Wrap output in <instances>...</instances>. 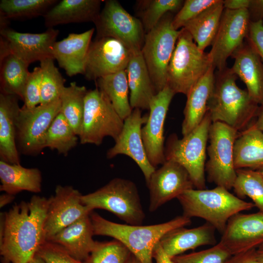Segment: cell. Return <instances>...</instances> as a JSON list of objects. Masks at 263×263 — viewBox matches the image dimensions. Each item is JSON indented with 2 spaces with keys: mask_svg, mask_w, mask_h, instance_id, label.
Returning <instances> with one entry per match:
<instances>
[{
  "mask_svg": "<svg viewBox=\"0 0 263 263\" xmlns=\"http://www.w3.org/2000/svg\"><path fill=\"white\" fill-rule=\"evenodd\" d=\"M48 198L34 195L4 212V233L0 240L2 263H28L46 241L44 225Z\"/></svg>",
  "mask_w": 263,
  "mask_h": 263,
  "instance_id": "obj_1",
  "label": "cell"
},
{
  "mask_svg": "<svg viewBox=\"0 0 263 263\" xmlns=\"http://www.w3.org/2000/svg\"><path fill=\"white\" fill-rule=\"evenodd\" d=\"M237 76L230 68L215 73L213 90L207 105L212 122H222L240 132L257 117L260 106L247 90L236 84Z\"/></svg>",
  "mask_w": 263,
  "mask_h": 263,
  "instance_id": "obj_2",
  "label": "cell"
},
{
  "mask_svg": "<svg viewBox=\"0 0 263 263\" xmlns=\"http://www.w3.org/2000/svg\"><path fill=\"white\" fill-rule=\"evenodd\" d=\"M94 235L113 237L122 243L141 263H153L156 244L168 232L190 224L184 215L159 224L149 225L121 224L109 221L93 211L90 214Z\"/></svg>",
  "mask_w": 263,
  "mask_h": 263,
  "instance_id": "obj_3",
  "label": "cell"
},
{
  "mask_svg": "<svg viewBox=\"0 0 263 263\" xmlns=\"http://www.w3.org/2000/svg\"><path fill=\"white\" fill-rule=\"evenodd\" d=\"M177 199L182 206L183 215L203 219L222 234L230 218L255 206L219 186L211 189H188Z\"/></svg>",
  "mask_w": 263,
  "mask_h": 263,
  "instance_id": "obj_4",
  "label": "cell"
},
{
  "mask_svg": "<svg viewBox=\"0 0 263 263\" xmlns=\"http://www.w3.org/2000/svg\"><path fill=\"white\" fill-rule=\"evenodd\" d=\"M212 65L209 54L201 50L183 28L168 67L167 85L175 94L187 95Z\"/></svg>",
  "mask_w": 263,
  "mask_h": 263,
  "instance_id": "obj_5",
  "label": "cell"
},
{
  "mask_svg": "<svg viewBox=\"0 0 263 263\" xmlns=\"http://www.w3.org/2000/svg\"><path fill=\"white\" fill-rule=\"evenodd\" d=\"M82 203L91 211H109L130 225H141L145 214L134 183L114 178L95 191L82 195Z\"/></svg>",
  "mask_w": 263,
  "mask_h": 263,
  "instance_id": "obj_6",
  "label": "cell"
},
{
  "mask_svg": "<svg viewBox=\"0 0 263 263\" xmlns=\"http://www.w3.org/2000/svg\"><path fill=\"white\" fill-rule=\"evenodd\" d=\"M211 123L207 112L200 124L182 138H179L175 134L170 135L165 148L166 160H172L182 165L198 189L206 188V150Z\"/></svg>",
  "mask_w": 263,
  "mask_h": 263,
  "instance_id": "obj_7",
  "label": "cell"
},
{
  "mask_svg": "<svg viewBox=\"0 0 263 263\" xmlns=\"http://www.w3.org/2000/svg\"><path fill=\"white\" fill-rule=\"evenodd\" d=\"M124 121L103 92L97 87L89 90L78 136L80 143L98 146L107 136L115 141L122 130Z\"/></svg>",
  "mask_w": 263,
  "mask_h": 263,
  "instance_id": "obj_8",
  "label": "cell"
},
{
  "mask_svg": "<svg viewBox=\"0 0 263 263\" xmlns=\"http://www.w3.org/2000/svg\"><path fill=\"white\" fill-rule=\"evenodd\" d=\"M173 18L166 14L145 36L141 50L156 93L167 85L168 67L180 33L172 25Z\"/></svg>",
  "mask_w": 263,
  "mask_h": 263,
  "instance_id": "obj_9",
  "label": "cell"
},
{
  "mask_svg": "<svg viewBox=\"0 0 263 263\" xmlns=\"http://www.w3.org/2000/svg\"><path fill=\"white\" fill-rule=\"evenodd\" d=\"M239 132L222 122H212L207 148L209 159L205 166L207 180L228 190L233 188L237 174L234 164V146Z\"/></svg>",
  "mask_w": 263,
  "mask_h": 263,
  "instance_id": "obj_10",
  "label": "cell"
},
{
  "mask_svg": "<svg viewBox=\"0 0 263 263\" xmlns=\"http://www.w3.org/2000/svg\"><path fill=\"white\" fill-rule=\"evenodd\" d=\"M60 99L33 108H20L17 125V146L19 153L36 156L45 148L47 132L60 111Z\"/></svg>",
  "mask_w": 263,
  "mask_h": 263,
  "instance_id": "obj_11",
  "label": "cell"
},
{
  "mask_svg": "<svg viewBox=\"0 0 263 263\" xmlns=\"http://www.w3.org/2000/svg\"><path fill=\"white\" fill-rule=\"evenodd\" d=\"M94 23L96 38H112L122 42L132 52L141 51L146 34L142 23L118 1L105 0L103 8Z\"/></svg>",
  "mask_w": 263,
  "mask_h": 263,
  "instance_id": "obj_12",
  "label": "cell"
},
{
  "mask_svg": "<svg viewBox=\"0 0 263 263\" xmlns=\"http://www.w3.org/2000/svg\"><path fill=\"white\" fill-rule=\"evenodd\" d=\"M58 34L54 28L42 33H29L16 31L8 26L0 27V59L12 54L29 65L53 58L52 47Z\"/></svg>",
  "mask_w": 263,
  "mask_h": 263,
  "instance_id": "obj_13",
  "label": "cell"
},
{
  "mask_svg": "<svg viewBox=\"0 0 263 263\" xmlns=\"http://www.w3.org/2000/svg\"><path fill=\"white\" fill-rule=\"evenodd\" d=\"M250 23L247 9H224L220 25L208 53L217 71L226 68L227 59L244 43Z\"/></svg>",
  "mask_w": 263,
  "mask_h": 263,
  "instance_id": "obj_14",
  "label": "cell"
},
{
  "mask_svg": "<svg viewBox=\"0 0 263 263\" xmlns=\"http://www.w3.org/2000/svg\"><path fill=\"white\" fill-rule=\"evenodd\" d=\"M132 52L119 40L109 37L92 41L85 60L84 75L88 80L126 70Z\"/></svg>",
  "mask_w": 263,
  "mask_h": 263,
  "instance_id": "obj_15",
  "label": "cell"
},
{
  "mask_svg": "<svg viewBox=\"0 0 263 263\" xmlns=\"http://www.w3.org/2000/svg\"><path fill=\"white\" fill-rule=\"evenodd\" d=\"M175 93L168 85L157 93L149 105V113L141 129L147 155L155 168L166 161L164 127L169 107Z\"/></svg>",
  "mask_w": 263,
  "mask_h": 263,
  "instance_id": "obj_16",
  "label": "cell"
},
{
  "mask_svg": "<svg viewBox=\"0 0 263 263\" xmlns=\"http://www.w3.org/2000/svg\"><path fill=\"white\" fill-rule=\"evenodd\" d=\"M81 193L70 186L57 185L48 198L44 225L46 241L60 230L93 211L81 201Z\"/></svg>",
  "mask_w": 263,
  "mask_h": 263,
  "instance_id": "obj_17",
  "label": "cell"
},
{
  "mask_svg": "<svg viewBox=\"0 0 263 263\" xmlns=\"http://www.w3.org/2000/svg\"><path fill=\"white\" fill-rule=\"evenodd\" d=\"M146 184L150 193V212L194 187L186 169L172 160H166L155 169Z\"/></svg>",
  "mask_w": 263,
  "mask_h": 263,
  "instance_id": "obj_18",
  "label": "cell"
},
{
  "mask_svg": "<svg viewBox=\"0 0 263 263\" xmlns=\"http://www.w3.org/2000/svg\"><path fill=\"white\" fill-rule=\"evenodd\" d=\"M148 116V114L142 115L141 110L133 109L131 114L124 120L123 128L114 141V145L106 153L108 159L119 154L132 158L142 171L146 183L156 169L148 159L142 138L141 129Z\"/></svg>",
  "mask_w": 263,
  "mask_h": 263,
  "instance_id": "obj_19",
  "label": "cell"
},
{
  "mask_svg": "<svg viewBox=\"0 0 263 263\" xmlns=\"http://www.w3.org/2000/svg\"><path fill=\"white\" fill-rule=\"evenodd\" d=\"M231 255L263 244V212L238 213L229 219L219 242Z\"/></svg>",
  "mask_w": 263,
  "mask_h": 263,
  "instance_id": "obj_20",
  "label": "cell"
},
{
  "mask_svg": "<svg viewBox=\"0 0 263 263\" xmlns=\"http://www.w3.org/2000/svg\"><path fill=\"white\" fill-rule=\"evenodd\" d=\"M94 31V28H92L81 33H70L53 44V58L69 76L84 74L85 60Z\"/></svg>",
  "mask_w": 263,
  "mask_h": 263,
  "instance_id": "obj_21",
  "label": "cell"
},
{
  "mask_svg": "<svg viewBox=\"0 0 263 263\" xmlns=\"http://www.w3.org/2000/svg\"><path fill=\"white\" fill-rule=\"evenodd\" d=\"M234 62L232 72L245 84L252 99L263 105V62L246 42L232 55Z\"/></svg>",
  "mask_w": 263,
  "mask_h": 263,
  "instance_id": "obj_22",
  "label": "cell"
},
{
  "mask_svg": "<svg viewBox=\"0 0 263 263\" xmlns=\"http://www.w3.org/2000/svg\"><path fill=\"white\" fill-rule=\"evenodd\" d=\"M94 235L90 215L79 219L63 228L49 239L58 244L72 256L84 262L94 248L97 241Z\"/></svg>",
  "mask_w": 263,
  "mask_h": 263,
  "instance_id": "obj_23",
  "label": "cell"
},
{
  "mask_svg": "<svg viewBox=\"0 0 263 263\" xmlns=\"http://www.w3.org/2000/svg\"><path fill=\"white\" fill-rule=\"evenodd\" d=\"M19 98L0 93V158L5 162L19 164L17 146V125L20 108Z\"/></svg>",
  "mask_w": 263,
  "mask_h": 263,
  "instance_id": "obj_24",
  "label": "cell"
},
{
  "mask_svg": "<svg viewBox=\"0 0 263 263\" xmlns=\"http://www.w3.org/2000/svg\"><path fill=\"white\" fill-rule=\"evenodd\" d=\"M215 230L207 222L192 228L178 227L168 232L160 243L166 252L173 258L190 249L216 244Z\"/></svg>",
  "mask_w": 263,
  "mask_h": 263,
  "instance_id": "obj_25",
  "label": "cell"
},
{
  "mask_svg": "<svg viewBox=\"0 0 263 263\" xmlns=\"http://www.w3.org/2000/svg\"><path fill=\"white\" fill-rule=\"evenodd\" d=\"M215 68L212 65L186 95L182 133H190L201 122L207 112V105L215 82Z\"/></svg>",
  "mask_w": 263,
  "mask_h": 263,
  "instance_id": "obj_26",
  "label": "cell"
},
{
  "mask_svg": "<svg viewBox=\"0 0 263 263\" xmlns=\"http://www.w3.org/2000/svg\"><path fill=\"white\" fill-rule=\"evenodd\" d=\"M100 0H62L44 15L48 28L71 23L94 22L100 12Z\"/></svg>",
  "mask_w": 263,
  "mask_h": 263,
  "instance_id": "obj_27",
  "label": "cell"
},
{
  "mask_svg": "<svg viewBox=\"0 0 263 263\" xmlns=\"http://www.w3.org/2000/svg\"><path fill=\"white\" fill-rule=\"evenodd\" d=\"M126 72L131 107L149 110L150 103L157 93L141 51L132 52Z\"/></svg>",
  "mask_w": 263,
  "mask_h": 263,
  "instance_id": "obj_28",
  "label": "cell"
},
{
  "mask_svg": "<svg viewBox=\"0 0 263 263\" xmlns=\"http://www.w3.org/2000/svg\"><path fill=\"white\" fill-rule=\"evenodd\" d=\"M0 190L15 195L22 191L39 193L41 191L42 175L37 168H26L0 160Z\"/></svg>",
  "mask_w": 263,
  "mask_h": 263,
  "instance_id": "obj_29",
  "label": "cell"
},
{
  "mask_svg": "<svg viewBox=\"0 0 263 263\" xmlns=\"http://www.w3.org/2000/svg\"><path fill=\"white\" fill-rule=\"evenodd\" d=\"M234 164L236 170L263 168V132L251 124L240 132L234 146Z\"/></svg>",
  "mask_w": 263,
  "mask_h": 263,
  "instance_id": "obj_30",
  "label": "cell"
},
{
  "mask_svg": "<svg viewBox=\"0 0 263 263\" xmlns=\"http://www.w3.org/2000/svg\"><path fill=\"white\" fill-rule=\"evenodd\" d=\"M223 0L206 9L183 27L202 51L211 45L218 31L224 10Z\"/></svg>",
  "mask_w": 263,
  "mask_h": 263,
  "instance_id": "obj_31",
  "label": "cell"
},
{
  "mask_svg": "<svg viewBox=\"0 0 263 263\" xmlns=\"http://www.w3.org/2000/svg\"><path fill=\"white\" fill-rule=\"evenodd\" d=\"M96 87L108 97L120 117L124 120L132 113L129 97L126 70L110 75L95 81Z\"/></svg>",
  "mask_w": 263,
  "mask_h": 263,
  "instance_id": "obj_32",
  "label": "cell"
},
{
  "mask_svg": "<svg viewBox=\"0 0 263 263\" xmlns=\"http://www.w3.org/2000/svg\"><path fill=\"white\" fill-rule=\"evenodd\" d=\"M29 65L12 54L0 59V92L17 96L23 100L29 72Z\"/></svg>",
  "mask_w": 263,
  "mask_h": 263,
  "instance_id": "obj_33",
  "label": "cell"
},
{
  "mask_svg": "<svg viewBox=\"0 0 263 263\" xmlns=\"http://www.w3.org/2000/svg\"><path fill=\"white\" fill-rule=\"evenodd\" d=\"M88 92L84 86L75 82L65 86L60 96V111L72 128L79 136L82 125L85 98Z\"/></svg>",
  "mask_w": 263,
  "mask_h": 263,
  "instance_id": "obj_34",
  "label": "cell"
},
{
  "mask_svg": "<svg viewBox=\"0 0 263 263\" xmlns=\"http://www.w3.org/2000/svg\"><path fill=\"white\" fill-rule=\"evenodd\" d=\"M57 1L56 0H1L0 18L8 20L43 17Z\"/></svg>",
  "mask_w": 263,
  "mask_h": 263,
  "instance_id": "obj_35",
  "label": "cell"
},
{
  "mask_svg": "<svg viewBox=\"0 0 263 263\" xmlns=\"http://www.w3.org/2000/svg\"><path fill=\"white\" fill-rule=\"evenodd\" d=\"M79 140L70 124L60 112L55 118L46 135L45 146L64 156L75 148Z\"/></svg>",
  "mask_w": 263,
  "mask_h": 263,
  "instance_id": "obj_36",
  "label": "cell"
},
{
  "mask_svg": "<svg viewBox=\"0 0 263 263\" xmlns=\"http://www.w3.org/2000/svg\"><path fill=\"white\" fill-rule=\"evenodd\" d=\"M233 188L240 199L248 197L255 207L263 212V177L257 170L239 169Z\"/></svg>",
  "mask_w": 263,
  "mask_h": 263,
  "instance_id": "obj_37",
  "label": "cell"
},
{
  "mask_svg": "<svg viewBox=\"0 0 263 263\" xmlns=\"http://www.w3.org/2000/svg\"><path fill=\"white\" fill-rule=\"evenodd\" d=\"M39 67L42 74L40 104L59 99L65 87V79L55 65L54 59L48 58L41 60Z\"/></svg>",
  "mask_w": 263,
  "mask_h": 263,
  "instance_id": "obj_38",
  "label": "cell"
},
{
  "mask_svg": "<svg viewBox=\"0 0 263 263\" xmlns=\"http://www.w3.org/2000/svg\"><path fill=\"white\" fill-rule=\"evenodd\" d=\"M139 16L145 34L154 28L167 13L182 6L181 0H150L139 1Z\"/></svg>",
  "mask_w": 263,
  "mask_h": 263,
  "instance_id": "obj_39",
  "label": "cell"
},
{
  "mask_svg": "<svg viewBox=\"0 0 263 263\" xmlns=\"http://www.w3.org/2000/svg\"><path fill=\"white\" fill-rule=\"evenodd\" d=\"M132 254L120 242H99L84 263H129Z\"/></svg>",
  "mask_w": 263,
  "mask_h": 263,
  "instance_id": "obj_40",
  "label": "cell"
},
{
  "mask_svg": "<svg viewBox=\"0 0 263 263\" xmlns=\"http://www.w3.org/2000/svg\"><path fill=\"white\" fill-rule=\"evenodd\" d=\"M231 255L220 242L212 247L197 252L173 258L175 263H224Z\"/></svg>",
  "mask_w": 263,
  "mask_h": 263,
  "instance_id": "obj_41",
  "label": "cell"
},
{
  "mask_svg": "<svg viewBox=\"0 0 263 263\" xmlns=\"http://www.w3.org/2000/svg\"><path fill=\"white\" fill-rule=\"evenodd\" d=\"M219 0H186L173 18L172 25L176 30L183 28L190 20L202 12L217 3Z\"/></svg>",
  "mask_w": 263,
  "mask_h": 263,
  "instance_id": "obj_42",
  "label": "cell"
},
{
  "mask_svg": "<svg viewBox=\"0 0 263 263\" xmlns=\"http://www.w3.org/2000/svg\"><path fill=\"white\" fill-rule=\"evenodd\" d=\"M41 77L40 67H36L29 72L24 89L23 107L33 108L40 104Z\"/></svg>",
  "mask_w": 263,
  "mask_h": 263,
  "instance_id": "obj_43",
  "label": "cell"
},
{
  "mask_svg": "<svg viewBox=\"0 0 263 263\" xmlns=\"http://www.w3.org/2000/svg\"><path fill=\"white\" fill-rule=\"evenodd\" d=\"M45 263H84L69 254L62 247L46 241L37 254Z\"/></svg>",
  "mask_w": 263,
  "mask_h": 263,
  "instance_id": "obj_44",
  "label": "cell"
},
{
  "mask_svg": "<svg viewBox=\"0 0 263 263\" xmlns=\"http://www.w3.org/2000/svg\"><path fill=\"white\" fill-rule=\"evenodd\" d=\"M245 39L263 62V20L250 22Z\"/></svg>",
  "mask_w": 263,
  "mask_h": 263,
  "instance_id": "obj_45",
  "label": "cell"
},
{
  "mask_svg": "<svg viewBox=\"0 0 263 263\" xmlns=\"http://www.w3.org/2000/svg\"><path fill=\"white\" fill-rule=\"evenodd\" d=\"M256 249L231 255L224 263H259L256 254Z\"/></svg>",
  "mask_w": 263,
  "mask_h": 263,
  "instance_id": "obj_46",
  "label": "cell"
},
{
  "mask_svg": "<svg viewBox=\"0 0 263 263\" xmlns=\"http://www.w3.org/2000/svg\"><path fill=\"white\" fill-rule=\"evenodd\" d=\"M248 10L250 22L263 20V0H250Z\"/></svg>",
  "mask_w": 263,
  "mask_h": 263,
  "instance_id": "obj_47",
  "label": "cell"
},
{
  "mask_svg": "<svg viewBox=\"0 0 263 263\" xmlns=\"http://www.w3.org/2000/svg\"><path fill=\"white\" fill-rule=\"evenodd\" d=\"M152 257L155 260L156 263H175L164 250L160 241L154 246Z\"/></svg>",
  "mask_w": 263,
  "mask_h": 263,
  "instance_id": "obj_48",
  "label": "cell"
},
{
  "mask_svg": "<svg viewBox=\"0 0 263 263\" xmlns=\"http://www.w3.org/2000/svg\"><path fill=\"white\" fill-rule=\"evenodd\" d=\"M250 0H223L224 9L239 10L248 9Z\"/></svg>",
  "mask_w": 263,
  "mask_h": 263,
  "instance_id": "obj_49",
  "label": "cell"
},
{
  "mask_svg": "<svg viewBox=\"0 0 263 263\" xmlns=\"http://www.w3.org/2000/svg\"><path fill=\"white\" fill-rule=\"evenodd\" d=\"M251 125L254 128L263 132V105L260 106L257 119Z\"/></svg>",
  "mask_w": 263,
  "mask_h": 263,
  "instance_id": "obj_50",
  "label": "cell"
},
{
  "mask_svg": "<svg viewBox=\"0 0 263 263\" xmlns=\"http://www.w3.org/2000/svg\"><path fill=\"white\" fill-rule=\"evenodd\" d=\"M15 195L5 193L0 196V207H3L5 205L11 203L15 199Z\"/></svg>",
  "mask_w": 263,
  "mask_h": 263,
  "instance_id": "obj_51",
  "label": "cell"
},
{
  "mask_svg": "<svg viewBox=\"0 0 263 263\" xmlns=\"http://www.w3.org/2000/svg\"><path fill=\"white\" fill-rule=\"evenodd\" d=\"M256 254L259 263H263V244L256 248Z\"/></svg>",
  "mask_w": 263,
  "mask_h": 263,
  "instance_id": "obj_52",
  "label": "cell"
},
{
  "mask_svg": "<svg viewBox=\"0 0 263 263\" xmlns=\"http://www.w3.org/2000/svg\"><path fill=\"white\" fill-rule=\"evenodd\" d=\"M28 263H45V262L37 254Z\"/></svg>",
  "mask_w": 263,
  "mask_h": 263,
  "instance_id": "obj_53",
  "label": "cell"
},
{
  "mask_svg": "<svg viewBox=\"0 0 263 263\" xmlns=\"http://www.w3.org/2000/svg\"><path fill=\"white\" fill-rule=\"evenodd\" d=\"M129 263H141L133 255Z\"/></svg>",
  "mask_w": 263,
  "mask_h": 263,
  "instance_id": "obj_54",
  "label": "cell"
},
{
  "mask_svg": "<svg viewBox=\"0 0 263 263\" xmlns=\"http://www.w3.org/2000/svg\"><path fill=\"white\" fill-rule=\"evenodd\" d=\"M258 170L262 175L263 177V168L258 169V170Z\"/></svg>",
  "mask_w": 263,
  "mask_h": 263,
  "instance_id": "obj_55",
  "label": "cell"
}]
</instances>
